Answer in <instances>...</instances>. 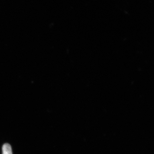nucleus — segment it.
I'll list each match as a JSON object with an SVG mask.
<instances>
[{
  "label": "nucleus",
  "instance_id": "nucleus-1",
  "mask_svg": "<svg viewBox=\"0 0 154 154\" xmlns=\"http://www.w3.org/2000/svg\"><path fill=\"white\" fill-rule=\"evenodd\" d=\"M2 154H13L12 148L8 143H5L3 146Z\"/></svg>",
  "mask_w": 154,
  "mask_h": 154
}]
</instances>
